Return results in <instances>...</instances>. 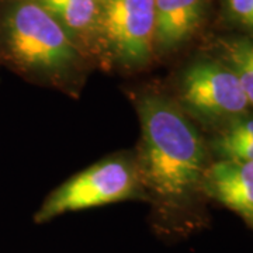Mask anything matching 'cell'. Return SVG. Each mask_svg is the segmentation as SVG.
<instances>
[{"label": "cell", "mask_w": 253, "mask_h": 253, "mask_svg": "<svg viewBox=\"0 0 253 253\" xmlns=\"http://www.w3.org/2000/svg\"><path fill=\"white\" fill-rule=\"evenodd\" d=\"M141 126L135 158L145 201L161 231L174 232L203 194L208 149L170 93L146 83L128 90Z\"/></svg>", "instance_id": "6da1fadb"}, {"label": "cell", "mask_w": 253, "mask_h": 253, "mask_svg": "<svg viewBox=\"0 0 253 253\" xmlns=\"http://www.w3.org/2000/svg\"><path fill=\"white\" fill-rule=\"evenodd\" d=\"M0 65L75 99L94 68L37 0H0Z\"/></svg>", "instance_id": "7a4b0ae2"}, {"label": "cell", "mask_w": 253, "mask_h": 253, "mask_svg": "<svg viewBox=\"0 0 253 253\" xmlns=\"http://www.w3.org/2000/svg\"><path fill=\"white\" fill-rule=\"evenodd\" d=\"M129 200L145 201L135 151L111 155L69 177L46 196L34 222L45 224L66 212Z\"/></svg>", "instance_id": "3957f363"}, {"label": "cell", "mask_w": 253, "mask_h": 253, "mask_svg": "<svg viewBox=\"0 0 253 253\" xmlns=\"http://www.w3.org/2000/svg\"><path fill=\"white\" fill-rule=\"evenodd\" d=\"M154 34L155 0H101L97 66L121 73L151 68Z\"/></svg>", "instance_id": "277c9868"}, {"label": "cell", "mask_w": 253, "mask_h": 253, "mask_svg": "<svg viewBox=\"0 0 253 253\" xmlns=\"http://www.w3.org/2000/svg\"><path fill=\"white\" fill-rule=\"evenodd\" d=\"M173 99L187 116L222 126L252 107L238 76L217 58L189 63L176 81Z\"/></svg>", "instance_id": "5b68a950"}, {"label": "cell", "mask_w": 253, "mask_h": 253, "mask_svg": "<svg viewBox=\"0 0 253 253\" xmlns=\"http://www.w3.org/2000/svg\"><path fill=\"white\" fill-rule=\"evenodd\" d=\"M208 0H155L154 52L156 62L179 52L197 36Z\"/></svg>", "instance_id": "8992f818"}, {"label": "cell", "mask_w": 253, "mask_h": 253, "mask_svg": "<svg viewBox=\"0 0 253 253\" xmlns=\"http://www.w3.org/2000/svg\"><path fill=\"white\" fill-rule=\"evenodd\" d=\"M203 194L253 225V161L211 162L204 174Z\"/></svg>", "instance_id": "52a82bcc"}, {"label": "cell", "mask_w": 253, "mask_h": 253, "mask_svg": "<svg viewBox=\"0 0 253 253\" xmlns=\"http://www.w3.org/2000/svg\"><path fill=\"white\" fill-rule=\"evenodd\" d=\"M94 68L97 66L100 0H37Z\"/></svg>", "instance_id": "ba28073f"}, {"label": "cell", "mask_w": 253, "mask_h": 253, "mask_svg": "<svg viewBox=\"0 0 253 253\" xmlns=\"http://www.w3.org/2000/svg\"><path fill=\"white\" fill-rule=\"evenodd\" d=\"M215 51L217 59L229 66L238 76L253 107V38L248 36L218 38Z\"/></svg>", "instance_id": "9c48e42d"}, {"label": "cell", "mask_w": 253, "mask_h": 253, "mask_svg": "<svg viewBox=\"0 0 253 253\" xmlns=\"http://www.w3.org/2000/svg\"><path fill=\"white\" fill-rule=\"evenodd\" d=\"M211 148L219 159L253 161V117L246 114L222 126Z\"/></svg>", "instance_id": "30bf717a"}, {"label": "cell", "mask_w": 253, "mask_h": 253, "mask_svg": "<svg viewBox=\"0 0 253 253\" xmlns=\"http://www.w3.org/2000/svg\"><path fill=\"white\" fill-rule=\"evenodd\" d=\"M225 18L253 38V0H221Z\"/></svg>", "instance_id": "8fae6325"}, {"label": "cell", "mask_w": 253, "mask_h": 253, "mask_svg": "<svg viewBox=\"0 0 253 253\" xmlns=\"http://www.w3.org/2000/svg\"><path fill=\"white\" fill-rule=\"evenodd\" d=\"M100 1H101V0H100Z\"/></svg>", "instance_id": "7c38bea8"}]
</instances>
